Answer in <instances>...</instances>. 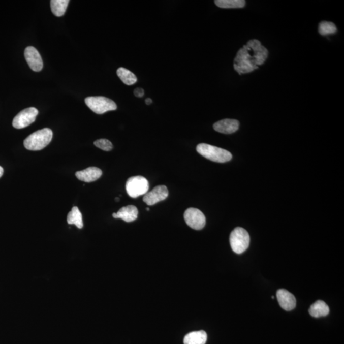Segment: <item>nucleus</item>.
Segmentation results:
<instances>
[{
	"mask_svg": "<svg viewBox=\"0 0 344 344\" xmlns=\"http://www.w3.org/2000/svg\"><path fill=\"white\" fill-rule=\"evenodd\" d=\"M85 104L97 114L117 109V105L112 100L104 97H89L85 99Z\"/></svg>",
	"mask_w": 344,
	"mask_h": 344,
	"instance_id": "39448f33",
	"label": "nucleus"
},
{
	"mask_svg": "<svg viewBox=\"0 0 344 344\" xmlns=\"http://www.w3.org/2000/svg\"><path fill=\"white\" fill-rule=\"evenodd\" d=\"M145 103H146L147 105H149L152 104V100L149 99H149H147L146 100H145Z\"/></svg>",
	"mask_w": 344,
	"mask_h": 344,
	"instance_id": "b1692460",
	"label": "nucleus"
},
{
	"mask_svg": "<svg viewBox=\"0 0 344 344\" xmlns=\"http://www.w3.org/2000/svg\"><path fill=\"white\" fill-rule=\"evenodd\" d=\"M102 175V171L99 168L89 167L84 170L79 171L75 174L77 179L85 182L96 181Z\"/></svg>",
	"mask_w": 344,
	"mask_h": 344,
	"instance_id": "4468645a",
	"label": "nucleus"
},
{
	"mask_svg": "<svg viewBox=\"0 0 344 344\" xmlns=\"http://www.w3.org/2000/svg\"><path fill=\"white\" fill-rule=\"evenodd\" d=\"M53 133L49 128L38 130L27 137L24 141V145L29 150H40L44 149L51 142Z\"/></svg>",
	"mask_w": 344,
	"mask_h": 344,
	"instance_id": "f03ea898",
	"label": "nucleus"
},
{
	"mask_svg": "<svg viewBox=\"0 0 344 344\" xmlns=\"http://www.w3.org/2000/svg\"><path fill=\"white\" fill-rule=\"evenodd\" d=\"M67 222L69 225L76 226L79 229L83 228L84 224H83L82 215L78 207L72 208V210L68 214Z\"/></svg>",
	"mask_w": 344,
	"mask_h": 344,
	"instance_id": "a211bd4d",
	"label": "nucleus"
},
{
	"mask_svg": "<svg viewBox=\"0 0 344 344\" xmlns=\"http://www.w3.org/2000/svg\"><path fill=\"white\" fill-rule=\"evenodd\" d=\"M134 92L135 96L138 98H142L144 95V89L139 88H139L135 89Z\"/></svg>",
	"mask_w": 344,
	"mask_h": 344,
	"instance_id": "5701e85b",
	"label": "nucleus"
},
{
	"mask_svg": "<svg viewBox=\"0 0 344 344\" xmlns=\"http://www.w3.org/2000/svg\"><path fill=\"white\" fill-rule=\"evenodd\" d=\"M240 123L237 120L226 119L220 120L213 124L215 131L224 134H232L237 131Z\"/></svg>",
	"mask_w": 344,
	"mask_h": 344,
	"instance_id": "9b49d317",
	"label": "nucleus"
},
{
	"mask_svg": "<svg viewBox=\"0 0 344 344\" xmlns=\"http://www.w3.org/2000/svg\"><path fill=\"white\" fill-rule=\"evenodd\" d=\"M115 200L119 201V198H115Z\"/></svg>",
	"mask_w": 344,
	"mask_h": 344,
	"instance_id": "a878e982",
	"label": "nucleus"
},
{
	"mask_svg": "<svg viewBox=\"0 0 344 344\" xmlns=\"http://www.w3.org/2000/svg\"><path fill=\"white\" fill-rule=\"evenodd\" d=\"M318 31L320 35L326 36V35L335 34L337 32V29L333 22L323 21L319 24Z\"/></svg>",
	"mask_w": 344,
	"mask_h": 344,
	"instance_id": "412c9836",
	"label": "nucleus"
},
{
	"mask_svg": "<svg viewBox=\"0 0 344 344\" xmlns=\"http://www.w3.org/2000/svg\"><path fill=\"white\" fill-rule=\"evenodd\" d=\"M137 208L134 205H128L123 207L117 213L112 214L115 219H121L127 223H131L136 220L138 217Z\"/></svg>",
	"mask_w": 344,
	"mask_h": 344,
	"instance_id": "ddd939ff",
	"label": "nucleus"
},
{
	"mask_svg": "<svg viewBox=\"0 0 344 344\" xmlns=\"http://www.w3.org/2000/svg\"><path fill=\"white\" fill-rule=\"evenodd\" d=\"M117 76L126 85H134L137 82V77L134 73L124 68L120 67L117 70Z\"/></svg>",
	"mask_w": 344,
	"mask_h": 344,
	"instance_id": "f3484780",
	"label": "nucleus"
},
{
	"mask_svg": "<svg viewBox=\"0 0 344 344\" xmlns=\"http://www.w3.org/2000/svg\"><path fill=\"white\" fill-rule=\"evenodd\" d=\"M215 4L222 9H242L245 6L243 0H215Z\"/></svg>",
	"mask_w": 344,
	"mask_h": 344,
	"instance_id": "aec40b11",
	"label": "nucleus"
},
{
	"mask_svg": "<svg viewBox=\"0 0 344 344\" xmlns=\"http://www.w3.org/2000/svg\"><path fill=\"white\" fill-rule=\"evenodd\" d=\"M278 303L284 310L290 311L296 307V300L295 296L286 290H279L277 292Z\"/></svg>",
	"mask_w": 344,
	"mask_h": 344,
	"instance_id": "f8f14e48",
	"label": "nucleus"
},
{
	"mask_svg": "<svg viewBox=\"0 0 344 344\" xmlns=\"http://www.w3.org/2000/svg\"><path fill=\"white\" fill-rule=\"evenodd\" d=\"M69 2V0H52L51 7L52 13L57 17L64 16Z\"/></svg>",
	"mask_w": 344,
	"mask_h": 344,
	"instance_id": "6ab92c4d",
	"label": "nucleus"
},
{
	"mask_svg": "<svg viewBox=\"0 0 344 344\" xmlns=\"http://www.w3.org/2000/svg\"><path fill=\"white\" fill-rule=\"evenodd\" d=\"M149 189V182L142 176L130 177L126 184V190L131 198H138L140 196L145 195Z\"/></svg>",
	"mask_w": 344,
	"mask_h": 344,
	"instance_id": "423d86ee",
	"label": "nucleus"
},
{
	"mask_svg": "<svg viewBox=\"0 0 344 344\" xmlns=\"http://www.w3.org/2000/svg\"><path fill=\"white\" fill-rule=\"evenodd\" d=\"M168 190L165 185H158L151 192L147 193L143 198V201L148 205H154L157 203L167 199Z\"/></svg>",
	"mask_w": 344,
	"mask_h": 344,
	"instance_id": "1a4fd4ad",
	"label": "nucleus"
},
{
	"mask_svg": "<svg viewBox=\"0 0 344 344\" xmlns=\"http://www.w3.org/2000/svg\"><path fill=\"white\" fill-rule=\"evenodd\" d=\"M146 210H147V211H149V210H150V209H149V208H147V209H146Z\"/></svg>",
	"mask_w": 344,
	"mask_h": 344,
	"instance_id": "bb28decb",
	"label": "nucleus"
},
{
	"mask_svg": "<svg viewBox=\"0 0 344 344\" xmlns=\"http://www.w3.org/2000/svg\"><path fill=\"white\" fill-rule=\"evenodd\" d=\"M207 340V334L205 331H193L188 333L184 338V344H205Z\"/></svg>",
	"mask_w": 344,
	"mask_h": 344,
	"instance_id": "2eb2a0df",
	"label": "nucleus"
},
{
	"mask_svg": "<svg viewBox=\"0 0 344 344\" xmlns=\"http://www.w3.org/2000/svg\"><path fill=\"white\" fill-rule=\"evenodd\" d=\"M330 312V308L325 302L318 300L310 306L309 314L314 318H321L327 316Z\"/></svg>",
	"mask_w": 344,
	"mask_h": 344,
	"instance_id": "dca6fc26",
	"label": "nucleus"
},
{
	"mask_svg": "<svg viewBox=\"0 0 344 344\" xmlns=\"http://www.w3.org/2000/svg\"><path fill=\"white\" fill-rule=\"evenodd\" d=\"M39 111L35 107H29L22 110L14 118L12 125L16 129H22L28 127L35 122Z\"/></svg>",
	"mask_w": 344,
	"mask_h": 344,
	"instance_id": "6e6552de",
	"label": "nucleus"
},
{
	"mask_svg": "<svg viewBox=\"0 0 344 344\" xmlns=\"http://www.w3.org/2000/svg\"><path fill=\"white\" fill-rule=\"evenodd\" d=\"M184 220L192 229L200 230L205 227L206 218L202 211L195 208H187L184 212Z\"/></svg>",
	"mask_w": 344,
	"mask_h": 344,
	"instance_id": "0eeeda50",
	"label": "nucleus"
},
{
	"mask_svg": "<svg viewBox=\"0 0 344 344\" xmlns=\"http://www.w3.org/2000/svg\"><path fill=\"white\" fill-rule=\"evenodd\" d=\"M4 174V168L2 167H0V178L2 177V175Z\"/></svg>",
	"mask_w": 344,
	"mask_h": 344,
	"instance_id": "393cba45",
	"label": "nucleus"
},
{
	"mask_svg": "<svg viewBox=\"0 0 344 344\" xmlns=\"http://www.w3.org/2000/svg\"><path fill=\"white\" fill-rule=\"evenodd\" d=\"M268 51L258 40H251L238 51L235 57L234 69L240 75L258 69L267 60Z\"/></svg>",
	"mask_w": 344,
	"mask_h": 344,
	"instance_id": "f257e3e1",
	"label": "nucleus"
},
{
	"mask_svg": "<svg viewBox=\"0 0 344 344\" xmlns=\"http://www.w3.org/2000/svg\"><path fill=\"white\" fill-rule=\"evenodd\" d=\"M95 146L104 151H110L113 149L112 142L107 139H99L94 142Z\"/></svg>",
	"mask_w": 344,
	"mask_h": 344,
	"instance_id": "4be33fe9",
	"label": "nucleus"
},
{
	"mask_svg": "<svg viewBox=\"0 0 344 344\" xmlns=\"http://www.w3.org/2000/svg\"><path fill=\"white\" fill-rule=\"evenodd\" d=\"M230 243L233 252L242 254L247 249L250 243L248 232L242 228L237 227L231 233Z\"/></svg>",
	"mask_w": 344,
	"mask_h": 344,
	"instance_id": "20e7f679",
	"label": "nucleus"
},
{
	"mask_svg": "<svg viewBox=\"0 0 344 344\" xmlns=\"http://www.w3.org/2000/svg\"><path fill=\"white\" fill-rule=\"evenodd\" d=\"M24 56L27 64L34 72H40L43 69V61L41 56L34 47H26L24 51Z\"/></svg>",
	"mask_w": 344,
	"mask_h": 344,
	"instance_id": "9d476101",
	"label": "nucleus"
},
{
	"mask_svg": "<svg viewBox=\"0 0 344 344\" xmlns=\"http://www.w3.org/2000/svg\"><path fill=\"white\" fill-rule=\"evenodd\" d=\"M197 150L202 157L212 162L226 163L232 159V154L228 150L209 144H198Z\"/></svg>",
	"mask_w": 344,
	"mask_h": 344,
	"instance_id": "7ed1b4c3",
	"label": "nucleus"
}]
</instances>
